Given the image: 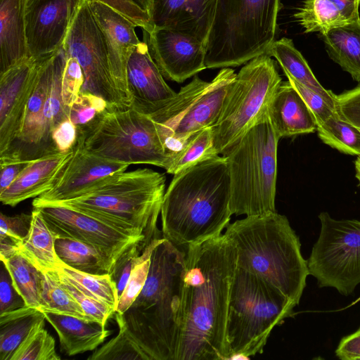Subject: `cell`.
I'll use <instances>...</instances> for the list:
<instances>
[{
    "label": "cell",
    "instance_id": "1",
    "mask_svg": "<svg viewBox=\"0 0 360 360\" xmlns=\"http://www.w3.org/2000/svg\"><path fill=\"white\" fill-rule=\"evenodd\" d=\"M236 267L235 244L224 233L185 248L175 360L229 359L226 328Z\"/></svg>",
    "mask_w": 360,
    "mask_h": 360
},
{
    "label": "cell",
    "instance_id": "2",
    "mask_svg": "<svg viewBox=\"0 0 360 360\" xmlns=\"http://www.w3.org/2000/svg\"><path fill=\"white\" fill-rule=\"evenodd\" d=\"M184 267L185 250L162 237L153 250L141 292L124 314H115L119 328L147 360H175Z\"/></svg>",
    "mask_w": 360,
    "mask_h": 360
},
{
    "label": "cell",
    "instance_id": "3",
    "mask_svg": "<svg viewBox=\"0 0 360 360\" xmlns=\"http://www.w3.org/2000/svg\"><path fill=\"white\" fill-rule=\"evenodd\" d=\"M230 198V178L223 155L174 174L161 206L162 237L186 248L221 235L232 215Z\"/></svg>",
    "mask_w": 360,
    "mask_h": 360
},
{
    "label": "cell",
    "instance_id": "4",
    "mask_svg": "<svg viewBox=\"0 0 360 360\" xmlns=\"http://www.w3.org/2000/svg\"><path fill=\"white\" fill-rule=\"evenodd\" d=\"M224 233L235 244L238 268L262 277L299 304L309 272L299 238L285 215L245 216L229 224Z\"/></svg>",
    "mask_w": 360,
    "mask_h": 360
},
{
    "label": "cell",
    "instance_id": "5",
    "mask_svg": "<svg viewBox=\"0 0 360 360\" xmlns=\"http://www.w3.org/2000/svg\"><path fill=\"white\" fill-rule=\"evenodd\" d=\"M165 181L164 174L148 168L124 171L110 176L75 198L44 204L75 210L151 241L160 237L157 221Z\"/></svg>",
    "mask_w": 360,
    "mask_h": 360
},
{
    "label": "cell",
    "instance_id": "6",
    "mask_svg": "<svg viewBox=\"0 0 360 360\" xmlns=\"http://www.w3.org/2000/svg\"><path fill=\"white\" fill-rule=\"evenodd\" d=\"M279 139L267 110L221 154L229 174L232 214L252 216L276 212Z\"/></svg>",
    "mask_w": 360,
    "mask_h": 360
},
{
    "label": "cell",
    "instance_id": "7",
    "mask_svg": "<svg viewBox=\"0 0 360 360\" xmlns=\"http://www.w3.org/2000/svg\"><path fill=\"white\" fill-rule=\"evenodd\" d=\"M295 306L265 279L236 267L226 328L229 359L262 353L274 328L292 316Z\"/></svg>",
    "mask_w": 360,
    "mask_h": 360
},
{
    "label": "cell",
    "instance_id": "8",
    "mask_svg": "<svg viewBox=\"0 0 360 360\" xmlns=\"http://www.w3.org/2000/svg\"><path fill=\"white\" fill-rule=\"evenodd\" d=\"M280 0H217L206 46L207 68L237 67L275 41Z\"/></svg>",
    "mask_w": 360,
    "mask_h": 360
},
{
    "label": "cell",
    "instance_id": "9",
    "mask_svg": "<svg viewBox=\"0 0 360 360\" xmlns=\"http://www.w3.org/2000/svg\"><path fill=\"white\" fill-rule=\"evenodd\" d=\"M77 142L87 152L110 160L168 167L172 153L149 116L134 108L108 107L89 124L77 127Z\"/></svg>",
    "mask_w": 360,
    "mask_h": 360
},
{
    "label": "cell",
    "instance_id": "10",
    "mask_svg": "<svg viewBox=\"0 0 360 360\" xmlns=\"http://www.w3.org/2000/svg\"><path fill=\"white\" fill-rule=\"evenodd\" d=\"M281 82L276 63L268 54L245 63L231 84L219 117L212 127L217 154H222L259 121Z\"/></svg>",
    "mask_w": 360,
    "mask_h": 360
},
{
    "label": "cell",
    "instance_id": "11",
    "mask_svg": "<svg viewBox=\"0 0 360 360\" xmlns=\"http://www.w3.org/2000/svg\"><path fill=\"white\" fill-rule=\"evenodd\" d=\"M321 230L307 260L309 275L320 288L351 295L360 284V221L319 214Z\"/></svg>",
    "mask_w": 360,
    "mask_h": 360
},
{
    "label": "cell",
    "instance_id": "12",
    "mask_svg": "<svg viewBox=\"0 0 360 360\" xmlns=\"http://www.w3.org/2000/svg\"><path fill=\"white\" fill-rule=\"evenodd\" d=\"M68 56L75 58L84 77L82 91L103 98L109 108H126L112 77L103 34L85 0L63 44Z\"/></svg>",
    "mask_w": 360,
    "mask_h": 360
},
{
    "label": "cell",
    "instance_id": "13",
    "mask_svg": "<svg viewBox=\"0 0 360 360\" xmlns=\"http://www.w3.org/2000/svg\"><path fill=\"white\" fill-rule=\"evenodd\" d=\"M38 208L55 238H66L86 243L115 264L131 247L151 241L145 236L118 229L75 210L53 204Z\"/></svg>",
    "mask_w": 360,
    "mask_h": 360
},
{
    "label": "cell",
    "instance_id": "14",
    "mask_svg": "<svg viewBox=\"0 0 360 360\" xmlns=\"http://www.w3.org/2000/svg\"><path fill=\"white\" fill-rule=\"evenodd\" d=\"M57 50L41 58L33 92L25 109L16 135L0 159L32 160L58 153L48 134L44 121V106L52 82Z\"/></svg>",
    "mask_w": 360,
    "mask_h": 360
},
{
    "label": "cell",
    "instance_id": "15",
    "mask_svg": "<svg viewBox=\"0 0 360 360\" xmlns=\"http://www.w3.org/2000/svg\"><path fill=\"white\" fill-rule=\"evenodd\" d=\"M85 0H26L25 20L30 57L39 59L60 48Z\"/></svg>",
    "mask_w": 360,
    "mask_h": 360
},
{
    "label": "cell",
    "instance_id": "16",
    "mask_svg": "<svg viewBox=\"0 0 360 360\" xmlns=\"http://www.w3.org/2000/svg\"><path fill=\"white\" fill-rule=\"evenodd\" d=\"M129 165L105 159L85 150L77 141L72 155L51 189L32 201V206L77 196Z\"/></svg>",
    "mask_w": 360,
    "mask_h": 360
},
{
    "label": "cell",
    "instance_id": "17",
    "mask_svg": "<svg viewBox=\"0 0 360 360\" xmlns=\"http://www.w3.org/2000/svg\"><path fill=\"white\" fill-rule=\"evenodd\" d=\"M147 34L150 56L166 79L181 83L207 68L206 46L196 39L165 28Z\"/></svg>",
    "mask_w": 360,
    "mask_h": 360
},
{
    "label": "cell",
    "instance_id": "18",
    "mask_svg": "<svg viewBox=\"0 0 360 360\" xmlns=\"http://www.w3.org/2000/svg\"><path fill=\"white\" fill-rule=\"evenodd\" d=\"M103 34L112 77L124 108H131L127 88V63L133 48L139 44L135 27L129 18L99 0H87Z\"/></svg>",
    "mask_w": 360,
    "mask_h": 360
},
{
    "label": "cell",
    "instance_id": "19",
    "mask_svg": "<svg viewBox=\"0 0 360 360\" xmlns=\"http://www.w3.org/2000/svg\"><path fill=\"white\" fill-rule=\"evenodd\" d=\"M39 59L29 58L0 73V155L7 152L35 86Z\"/></svg>",
    "mask_w": 360,
    "mask_h": 360
},
{
    "label": "cell",
    "instance_id": "20",
    "mask_svg": "<svg viewBox=\"0 0 360 360\" xmlns=\"http://www.w3.org/2000/svg\"><path fill=\"white\" fill-rule=\"evenodd\" d=\"M126 73L131 108L148 116L176 94L165 81L146 42L141 41L133 48L127 60Z\"/></svg>",
    "mask_w": 360,
    "mask_h": 360
},
{
    "label": "cell",
    "instance_id": "21",
    "mask_svg": "<svg viewBox=\"0 0 360 360\" xmlns=\"http://www.w3.org/2000/svg\"><path fill=\"white\" fill-rule=\"evenodd\" d=\"M217 4V0H150L148 15L153 29H168L207 46Z\"/></svg>",
    "mask_w": 360,
    "mask_h": 360
},
{
    "label": "cell",
    "instance_id": "22",
    "mask_svg": "<svg viewBox=\"0 0 360 360\" xmlns=\"http://www.w3.org/2000/svg\"><path fill=\"white\" fill-rule=\"evenodd\" d=\"M236 76L233 69L221 68L209 87L188 108L175 125L167 143L172 153L190 136L216 124Z\"/></svg>",
    "mask_w": 360,
    "mask_h": 360
},
{
    "label": "cell",
    "instance_id": "23",
    "mask_svg": "<svg viewBox=\"0 0 360 360\" xmlns=\"http://www.w3.org/2000/svg\"><path fill=\"white\" fill-rule=\"evenodd\" d=\"M72 155V149L30 160L15 180L0 193L2 204L14 207L52 188Z\"/></svg>",
    "mask_w": 360,
    "mask_h": 360
},
{
    "label": "cell",
    "instance_id": "24",
    "mask_svg": "<svg viewBox=\"0 0 360 360\" xmlns=\"http://www.w3.org/2000/svg\"><path fill=\"white\" fill-rule=\"evenodd\" d=\"M268 112L281 138L316 131L315 117L289 81L282 82L274 94Z\"/></svg>",
    "mask_w": 360,
    "mask_h": 360
},
{
    "label": "cell",
    "instance_id": "25",
    "mask_svg": "<svg viewBox=\"0 0 360 360\" xmlns=\"http://www.w3.org/2000/svg\"><path fill=\"white\" fill-rule=\"evenodd\" d=\"M26 0H0V73L31 58L26 30Z\"/></svg>",
    "mask_w": 360,
    "mask_h": 360
},
{
    "label": "cell",
    "instance_id": "26",
    "mask_svg": "<svg viewBox=\"0 0 360 360\" xmlns=\"http://www.w3.org/2000/svg\"><path fill=\"white\" fill-rule=\"evenodd\" d=\"M360 0H304L294 18L304 33L323 34L360 18Z\"/></svg>",
    "mask_w": 360,
    "mask_h": 360
},
{
    "label": "cell",
    "instance_id": "27",
    "mask_svg": "<svg viewBox=\"0 0 360 360\" xmlns=\"http://www.w3.org/2000/svg\"><path fill=\"white\" fill-rule=\"evenodd\" d=\"M44 313L46 320L58 333L60 351L67 356L92 351L112 333L110 330L95 321L64 314Z\"/></svg>",
    "mask_w": 360,
    "mask_h": 360
},
{
    "label": "cell",
    "instance_id": "28",
    "mask_svg": "<svg viewBox=\"0 0 360 360\" xmlns=\"http://www.w3.org/2000/svg\"><path fill=\"white\" fill-rule=\"evenodd\" d=\"M328 56L360 83V18L320 34Z\"/></svg>",
    "mask_w": 360,
    "mask_h": 360
},
{
    "label": "cell",
    "instance_id": "29",
    "mask_svg": "<svg viewBox=\"0 0 360 360\" xmlns=\"http://www.w3.org/2000/svg\"><path fill=\"white\" fill-rule=\"evenodd\" d=\"M266 53L276 59L287 78L317 92L335 108V94L325 89L318 81L292 39L283 37L275 40Z\"/></svg>",
    "mask_w": 360,
    "mask_h": 360
},
{
    "label": "cell",
    "instance_id": "30",
    "mask_svg": "<svg viewBox=\"0 0 360 360\" xmlns=\"http://www.w3.org/2000/svg\"><path fill=\"white\" fill-rule=\"evenodd\" d=\"M45 319L44 312L26 304L0 314V360H11L30 332Z\"/></svg>",
    "mask_w": 360,
    "mask_h": 360
},
{
    "label": "cell",
    "instance_id": "31",
    "mask_svg": "<svg viewBox=\"0 0 360 360\" xmlns=\"http://www.w3.org/2000/svg\"><path fill=\"white\" fill-rule=\"evenodd\" d=\"M32 222L27 237L18 249L42 271L56 270L58 258L55 251L56 238L38 208L32 211Z\"/></svg>",
    "mask_w": 360,
    "mask_h": 360
},
{
    "label": "cell",
    "instance_id": "32",
    "mask_svg": "<svg viewBox=\"0 0 360 360\" xmlns=\"http://www.w3.org/2000/svg\"><path fill=\"white\" fill-rule=\"evenodd\" d=\"M210 84V82L204 81L195 75L191 82L181 87L174 98L149 116L156 123L167 148L172 132L178 121Z\"/></svg>",
    "mask_w": 360,
    "mask_h": 360
},
{
    "label": "cell",
    "instance_id": "33",
    "mask_svg": "<svg viewBox=\"0 0 360 360\" xmlns=\"http://www.w3.org/2000/svg\"><path fill=\"white\" fill-rule=\"evenodd\" d=\"M58 258L67 266L93 274H110L114 264L94 247L70 238H56Z\"/></svg>",
    "mask_w": 360,
    "mask_h": 360
},
{
    "label": "cell",
    "instance_id": "34",
    "mask_svg": "<svg viewBox=\"0 0 360 360\" xmlns=\"http://www.w3.org/2000/svg\"><path fill=\"white\" fill-rule=\"evenodd\" d=\"M13 285L27 306L39 310L43 271L39 269L18 249L1 259Z\"/></svg>",
    "mask_w": 360,
    "mask_h": 360
},
{
    "label": "cell",
    "instance_id": "35",
    "mask_svg": "<svg viewBox=\"0 0 360 360\" xmlns=\"http://www.w3.org/2000/svg\"><path fill=\"white\" fill-rule=\"evenodd\" d=\"M39 310L90 321L79 304L63 286L57 270L43 271Z\"/></svg>",
    "mask_w": 360,
    "mask_h": 360
},
{
    "label": "cell",
    "instance_id": "36",
    "mask_svg": "<svg viewBox=\"0 0 360 360\" xmlns=\"http://www.w3.org/2000/svg\"><path fill=\"white\" fill-rule=\"evenodd\" d=\"M56 270L64 274L84 293L116 311L119 294L115 283L108 274H93L71 268L59 259Z\"/></svg>",
    "mask_w": 360,
    "mask_h": 360
},
{
    "label": "cell",
    "instance_id": "37",
    "mask_svg": "<svg viewBox=\"0 0 360 360\" xmlns=\"http://www.w3.org/2000/svg\"><path fill=\"white\" fill-rule=\"evenodd\" d=\"M219 155L214 150L212 127L190 136L172 155L167 173L176 174L205 159Z\"/></svg>",
    "mask_w": 360,
    "mask_h": 360
},
{
    "label": "cell",
    "instance_id": "38",
    "mask_svg": "<svg viewBox=\"0 0 360 360\" xmlns=\"http://www.w3.org/2000/svg\"><path fill=\"white\" fill-rule=\"evenodd\" d=\"M319 139L342 153L360 156V130L333 113L317 127Z\"/></svg>",
    "mask_w": 360,
    "mask_h": 360
},
{
    "label": "cell",
    "instance_id": "39",
    "mask_svg": "<svg viewBox=\"0 0 360 360\" xmlns=\"http://www.w3.org/2000/svg\"><path fill=\"white\" fill-rule=\"evenodd\" d=\"M161 238L153 240L138 256L126 286L119 297L115 313L124 314L141 292L148 277L153 250Z\"/></svg>",
    "mask_w": 360,
    "mask_h": 360
},
{
    "label": "cell",
    "instance_id": "40",
    "mask_svg": "<svg viewBox=\"0 0 360 360\" xmlns=\"http://www.w3.org/2000/svg\"><path fill=\"white\" fill-rule=\"evenodd\" d=\"M55 340L44 328L37 326L18 347L11 360H59Z\"/></svg>",
    "mask_w": 360,
    "mask_h": 360
},
{
    "label": "cell",
    "instance_id": "41",
    "mask_svg": "<svg viewBox=\"0 0 360 360\" xmlns=\"http://www.w3.org/2000/svg\"><path fill=\"white\" fill-rule=\"evenodd\" d=\"M89 360L98 359H141L147 358L140 347L122 329L116 337L96 350Z\"/></svg>",
    "mask_w": 360,
    "mask_h": 360
},
{
    "label": "cell",
    "instance_id": "42",
    "mask_svg": "<svg viewBox=\"0 0 360 360\" xmlns=\"http://www.w3.org/2000/svg\"><path fill=\"white\" fill-rule=\"evenodd\" d=\"M59 274L61 283L79 304L90 321H95L105 327L107 321L115 311L104 303L87 295L77 288L64 274Z\"/></svg>",
    "mask_w": 360,
    "mask_h": 360
},
{
    "label": "cell",
    "instance_id": "43",
    "mask_svg": "<svg viewBox=\"0 0 360 360\" xmlns=\"http://www.w3.org/2000/svg\"><path fill=\"white\" fill-rule=\"evenodd\" d=\"M108 107L103 98L87 91H81L70 108V120L77 127L91 122Z\"/></svg>",
    "mask_w": 360,
    "mask_h": 360
},
{
    "label": "cell",
    "instance_id": "44",
    "mask_svg": "<svg viewBox=\"0 0 360 360\" xmlns=\"http://www.w3.org/2000/svg\"><path fill=\"white\" fill-rule=\"evenodd\" d=\"M84 83V73L77 60L66 54L61 79V96L64 105L69 110L81 93Z\"/></svg>",
    "mask_w": 360,
    "mask_h": 360
},
{
    "label": "cell",
    "instance_id": "45",
    "mask_svg": "<svg viewBox=\"0 0 360 360\" xmlns=\"http://www.w3.org/2000/svg\"><path fill=\"white\" fill-rule=\"evenodd\" d=\"M335 111L341 119L360 130V84L338 95L335 94Z\"/></svg>",
    "mask_w": 360,
    "mask_h": 360
},
{
    "label": "cell",
    "instance_id": "46",
    "mask_svg": "<svg viewBox=\"0 0 360 360\" xmlns=\"http://www.w3.org/2000/svg\"><path fill=\"white\" fill-rule=\"evenodd\" d=\"M148 245L141 243L133 245L116 261L110 275L116 284L119 297L126 286L138 256Z\"/></svg>",
    "mask_w": 360,
    "mask_h": 360
},
{
    "label": "cell",
    "instance_id": "47",
    "mask_svg": "<svg viewBox=\"0 0 360 360\" xmlns=\"http://www.w3.org/2000/svg\"><path fill=\"white\" fill-rule=\"evenodd\" d=\"M288 80L313 113L318 126L333 115L335 108L321 95L290 78Z\"/></svg>",
    "mask_w": 360,
    "mask_h": 360
},
{
    "label": "cell",
    "instance_id": "48",
    "mask_svg": "<svg viewBox=\"0 0 360 360\" xmlns=\"http://www.w3.org/2000/svg\"><path fill=\"white\" fill-rule=\"evenodd\" d=\"M32 214L21 213L13 216L0 214V236H6L20 242L23 240L30 229Z\"/></svg>",
    "mask_w": 360,
    "mask_h": 360
},
{
    "label": "cell",
    "instance_id": "49",
    "mask_svg": "<svg viewBox=\"0 0 360 360\" xmlns=\"http://www.w3.org/2000/svg\"><path fill=\"white\" fill-rule=\"evenodd\" d=\"M24 305V300L15 289L11 276L2 263L0 278V314L18 309Z\"/></svg>",
    "mask_w": 360,
    "mask_h": 360
},
{
    "label": "cell",
    "instance_id": "50",
    "mask_svg": "<svg viewBox=\"0 0 360 360\" xmlns=\"http://www.w3.org/2000/svg\"><path fill=\"white\" fill-rule=\"evenodd\" d=\"M53 143L58 153L71 150L77 139V129L70 120L60 123L52 132Z\"/></svg>",
    "mask_w": 360,
    "mask_h": 360
},
{
    "label": "cell",
    "instance_id": "51",
    "mask_svg": "<svg viewBox=\"0 0 360 360\" xmlns=\"http://www.w3.org/2000/svg\"><path fill=\"white\" fill-rule=\"evenodd\" d=\"M30 161L0 159V193L15 180Z\"/></svg>",
    "mask_w": 360,
    "mask_h": 360
},
{
    "label": "cell",
    "instance_id": "52",
    "mask_svg": "<svg viewBox=\"0 0 360 360\" xmlns=\"http://www.w3.org/2000/svg\"><path fill=\"white\" fill-rule=\"evenodd\" d=\"M335 354L342 360L360 359V328L342 338L335 350Z\"/></svg>",
    "mask_w": 360,
    "mask_h": 360
},
{
    "label": "cell",
    "instance_id": "53",
    "mask_svg": "<svg viewBox=\"0 0 360 360\" xmlns=\"http://www.w3.org/2000/svg\"><path fill=\"white\" fill-rule=\"evenodd\" d=\"M139 9L148 13L150 0H127Z\"/></svg>",
    "mask_w": 360,
    "mask_h": 360
},
{
    "label": "cell",
    "instance_id": "54",
    "mask_svg": "<svg viewBox=\"0 0 360 360\" xmlns=\"http://www.w3.org/2000/svg\"><path fill=\"white\" fill-rule=\"evenodd\" d=\"M354 166L356 172L355 176L360 186V156L357 157L356 160H355Z\"/></svg>",
    "mask_w": 360,
    "mask_h": 360
}]
</instances>
